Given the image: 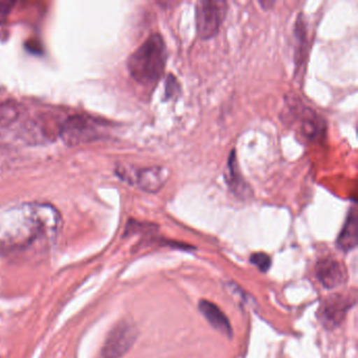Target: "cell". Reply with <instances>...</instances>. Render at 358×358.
Masks as SVG:
<instances>
[{
  "mask_svg": "<svg viewBox=\"0 0 358 358\" xmlns=\"http://www.w3.org/2000/svg\"><path fill=\"white\" fill-rule=\"evenodd\" d=\"M57 209L45 203H22L0 210V253L12 261L45 255L62 229Z\"/></svg>",
  "mask_w": 358,
  "mask_h": 358,
  "instance_id": "obj_1",
  "label": "cell"
},
{
  "mask_svg": "<svg viewBox=\"0 0 358 358\" xmlns=\"http://www.w3.org/2000/svg\"><path fill=\"white\" fill-rule=\"evenodd\" d=\"M166 60L164 39L155 33L129 56L127 70L138 85L152 90L164 75Z\"/></svg>",
  "mask_w": 358,
  "mask_h": 358,
  "instance_id": "obj_2",
  "label": "cell"
},
{
  "mask_svg": "<svg viewBox=\"0 0 358 358\" xmlns=\"http://www.w3.org/2000/svg\"><path fill=\"white\" fill-rule=\"evenodd\" d=\"M228 3L223 0H201L196 5V34L203 41L217 36L225 20Z\"/></svg>",
  "mask_w": 358,
  "mask_h": 358,
  "instance_id": "obj_3",
  "label": "cell"
},
{
  "mask_svg": "<svg viewBox=\"0 0 358 358\" xmlns=\"http://www.w3.org/2000/svg\"><path fill=\"white\" fill-rule=\"evenodd\" d=\"M119 177L131 185L138 186L143 192L157 194L160 192L169 179V171L164 166L145 167V169H117Z\"/></svg>",
  "mask_w": 358,
  "mask_h": 358,
  "instance_id": "obj_4",
  "label": "cell"
},
{
  "mask_svg": "<svg viewBox=\"0 0 358 358\" xmlns=\"http://www.w3.org/2000/svg\"><path fill=\"white\" fill-rule=\"evenodd\" d=\"M138 336L135 324L129 320L118 322L108 333L102 345L99 358H121L131 347Z\"/></svg>",
  "mask_w": 358,
  "mask_h": 358,
  "instance_id": "obj_5",
  "label": "cell"
},
{
  "mask_svg": "<svg viewBox=\"0 0 358 358\" xmlns=\"http://www.w3.org/2000/svg\"><path fill=\"white\" fill-rule=\"evenodd\" d=\"M59 137L66 145L74 146L97 139V127L91 119L85 117H70L60 125Z\"/></svg>",
  "mask_w": 358,
  "mask_h": 358,
  "instance_id": "obj_6",
  "label": "cell"
},
{
  "mask_svg": "<svg viewBox=\"0 0 358 358\" xmlns=\"http://www.w3.org/2000/svg\"><path fill=\"white\" fill-rule=\"evenodd\" d=\"M355 296L335 293L327 297L318 310V320L324 328L332 330L341 326L352 306L355 305Z\"/></svg>",
  "mask_w": 358,
  "mask_h": 358,
  "instance_id": "obj_7",
  "label": "cell"
},
{
  "mask_svg": "<svg viewBox=\"0 0 358 358\" xmlns=\"http://www.w3.org/2000/svg\"><path fill=\"white\" fill-rule=\"evenodd\" d=\"M296 110L293 117L299 122L297 131L299 136L308 142H316L322 139L326 131V122L324 119L311 108H306L299 103L293 106Z\"/></svg>",
  "mask_w": 358,
  "mask_h": 358,
  "instance_id": "obj_8",
  "label": "cell"
},
{
  "mask_svg": "<svg viewBox=\"0 0 358 358\" xmlns=\"http://www.w3.org/2000/svg\"><path fill=\"white\" fill-rule=\"evenodd\" d=\"M316 278L322 286L328 289L336 288L347 280V270L336 259H322L315 266Z\"/></svg>",
  "mask_w": 358,
  "mask_h": 358,
  "instance_id": "obj_9",
  "label": "cell"
},
{
  "mask_svg": "<svg viewBox=\"0 0 358 358\" xmlns=\"http://www.w3.org/2000/svg\"><path fill=\"white\" fill-rule=\"evenodd\" d=\"M225 181L230 192L236 198L241 199V200H248L249 198L253 196L250 184L247 183L246 180L244 179L242 173H241L238 159H236V150H232L230 152Z\"/></svg>",
  "mask_w": 358,
  "mask_h": 358,
  "instance_id": "obj_10",
  "label": "cell"
},
{
  "mask_svg": "<svg viewBox=\"0 0 358 358\" xmlns=\"http://www.w3.org/2000/svg\"><path fill=\"white\" fill-rule=\"evenodd\" d=\"M199 310L213 328L221 332L222 334L226 335L228 338H231L232 332H234L231 324L225 313L215 303L202 299L199 303Z\"/></svg>",
  "mask_w": 358,
  "mask_h": 358,
  "instance_id": "obj_11",
  "label": "cell"
},
{
  "mask_svg": "<svg viewBox=\"0 0 358 358\" xmlns=\"http://www.w3.org/2000/svg\"><path fill=\"white\" fill-rule=\"evenodd\" d=\"M295 52L294 62L295 70L301 72L305 66L308 57V36L307 27H306L303 16L299 14L294 24Z\"/></svg>",
  "mask_w": 358,
  "mask_h": 358,
  "instance_id": "obj_12",
  "label": "cell"
},
{
  "mask_svg": "<svg viewBox=\"0 0 358 358\" xmlns=\"http://www.w3.org/2000/svg\"><path fill=\"white\" fill-rule=\"evenodd\" d=\"M336 244L341 250L345 252L353 250L357 246V211L355 207L350 211L343 229L337 238Z\"/></svg>",
  "mask_w": 358,
  "mask_h": 358,
  "instance_id": "obj_13",
  "label": "cell"
},
{
  "mask_svg": "<svg viewBox=\"0 0 358 358\" xmlns=\"http://www.w3.org/2000/svg\"><path fill=\"white\" fill-rule=\"evenodd\" d=\"M20 106L8 103L0 106V131H7L22 117Z\"/></svg>",
  "mask_w": 358,
  "mask_h": 358,
  "instance_id": "obj_14",
  "label": "cell"
},
{
  "mask_svg": "<svg viewBox=\"0 0 358 358\" xmlns=\"http://www.w3.org/2000/svg\"><path fill=\"white\" fill-rule=\"evenodd\" d=\"M181 85L175 75L169 74L165 81V98L166 100L177 99L181 95Z\"/></svg>",
  "mask_w": 358,
  "mask_h": 358,
  "instance_id": "obj_15",
  "label": "cell"
},
{
  "mask_svg": "<svg viewBox=\"0 0 358 358\" xmlns=\"http://www.w3.org/2000/svg\"><path fill=\"white\" fill-rule=\"evenodd\" d=\"M250 262L262 272H267L271 267V259L269 255L264 252L253 253L250 257Z\"/></svg>",
  "mask_w": 358,
  "mask_h": 358,
  "instance_id": "obj_16",
  "label": "cell"
}]
</instances>
